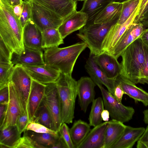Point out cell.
<instances>
[{
  "label": "cell",
  "instance_id": "cell-1",
  "mask_svg": "<svg viewBox=\"0 0 148 148\" xmlns=\"http://www.w3.org/2000/svg\"><path fill=\"white\" fill-rule=\"evenodd\" d=\"M87 47L86 44L82 42L63 48L54 47L44 49V61L61 73L71 75L77 59Z\"/></svg>",
  "mask_w": 148,
  "mask_h": 148
},
{
  "label": "cell",
  "instance_id": "cell-2",
  "mask_svg": "<svg viewBox=\"0 0 148 148\" xmlns=\"http://www.w3.org/2000/svg\"><path fill=\"white\" fill-rule=\"evenodd\" d=\"M121 56V71L120 75L135 84L139 83L145 64L143 44L140 36L125 49Z\"/></svg>",
  "mask_w": 148,
  "mask_h": 148
},
{
  "label": "cell",
  "instance_id": "cell-3",
  "mask_svg": "<svg viewBox=\"0 0 148 148\" xmlns=\"http://www.w3.org/2000/svg\"><path fill=\"white\" fill-rule=\"evenodd\" d=\"M56 83L59 97L62 123H71L74 118L77 81L71 75L61 73Z\"/></svg>",
  "mask_w": 148,
  "mask_h": 148
},
{
  "label": "cell",
  "instance_id": "cell-4",
  "mask_svg": "<svg viewBox=\"0 0 148 148\" xmlns=\"http://www.w3.org/2000/svg\"><path fill=\"white\" fill-rule=\"evenodd\" d=\"M119 17L107 23L86 25L79 30L77 37L87 45L90 55H99L102 52L103 42L112 27L117 23Z\"/></svg>",
  "mask_w": 148,
  "mask_h": 148
},
{
  "label": "cell",
  "instance_id": "cell-5",
  "mask_svg": "<svg viewBox=\"0 0 148 148\" xmlns=\"http://www.w3.org/2000/svg\"><path fill=\"white\" fill-rule=\"evenodd\" d=\"M97 85L101 91L104 106L109 111L112 119L124 123L132 119L135 113L133 108L123 105L102 85L97 84Z\"/></svg>",
  "mask_w": 148,
  "mask_h": 148
},
{
  "label": "cell",
  "instance_id": "cell-6",
  "mask_svg": "<svg viewBox=\"0 0 148 148\" xmlns=\"http://www.w3.org/2000/svg\"><path fill=\"white\" fill-rule=\"evenodd\" d=\"M31 20L42 32L48 28L58 29L64 19L54 12L32 1Z\"/></svg>",
  "mask_w": 148,
  "mask_h": 148
},
{
  "label": "cell",
  "instance_id": "cell-7",
  "mask_svg": "<svg viewBox=\"0 0 148 148\" xmlns=\"http://www.w3.org/2000/svg\"><path fill=\"white\" fill-rule=\"evenodd\" d=\"M10 81L14 84L29 118L28 103L31 86L32 78L22 65L17 64L14 65L10 77Z\"/></svg>",
  "mask_w": 148,
  "mask_h": 148
},
{
  "label": "cell",
  "instance_id": "cell-8",
  "mask_svg": "<svg viewBox=\"0 0 148 148\" xmlns=\"http://www.w3.org/2000/svg\"><path fill=\"white\" fill-rule=\"evenodd\" d=\"M8 86L9 100L4 119L0 125V130L10 125H15L16 119L20 115L25 113L27 115L14 84L10 81Z\"/></svg>",
  "mask_w": 148,
  "mask_h": 148
},
{
  "label": "cell",
  "instance_id": "cell-9",
  "mask_svg": "<svg viewBox=\"0 0 148 148\" xmlns=\"http://www.w3.org/2000/svg\"><path fill=\"white\" fill-rule=\"evenodd\" d=\"M43 102L50 114L55 131L58 132L62 123L59 97L56 82L46 84Z\"/></svg>",
  "mask_w": 148,
  "mask_h": 148
},
{
  "label": "cell",
  "instance_id": "cell-10",
  "mask_svg": "<svg viewBox=\"0 0 148 148\" xmlns=\"http://www.w3.org/2000/svg\"><path fill=\"white\" fill-rule=\"evenodd\" d=\"M140 5L125 22L121 25L116 23L112 27L103 42L102 52L110 53L125 32L135 23L134 21L138 14Z\"/></svg>",
  "mask_w": 148,
  "mask_h": 148
},
{
  "label": "cell",
  "instance_id": "cell-11",
  "mask_svg": "<svg viewBox=\"0 0 148 148\" xmlns=\"http://www.w3.org/2000/svg\"><path fill=\"white\" fill-rule=\"evenodd\" d=\"M22 66L32 79L45 85L56 82L61 73L59 70L45 63L40 65Z\"/></svg>",
  "mask_w": 148,
  "mask_h": 148
},
{
  "label": "cell",
  "instance_id": "cell-12",
  "mask_svg": "<svg viewBox=\"0 0 148 148\" xmlns=\"http://www.w3.org/2000/svg\"><path fill=\"white\" fill-rule=\"evenodd\" d=\"M56 13L64 20L77 11L76 1L73 0H28Z\"/></svg>",
  "mask_w": 148,
  "mask_h": 148
},
{
  "label": "cell",
  "instance_id": "cell-13",
  "mask_svg": "<svg viewBox=\"0 0 148 148\" xmlns=\"http://www.w3.org/2000/svg\"><path fill=\"white\" fill-rule=\"evenodd\" d=\"M96 84L90 77H82L78 81L77 94L81 110L86 113L89 105L95 99Z\"/></svg>",
  "mask_w": 148,
  "mask_h": 148
},
{
  "label": "cell",
  "instance_id": "cell-14",
  "mask_svg": "<svg viewBox=\"0 0 148 148\" xmlns=\"http://www.w3.org/2000/svg\"><path fill=\"white\" fill-rule=\"evenodd\" d=\"M85 68L90 77L97 85H103L108 91L114 95L116 79L108 77L95 62L92 55H90L86 61Z\"/></svg>",
  "mask_w": 148,
  "mask_h": 148
},
{
  "label": "cell",
  "instance_id": "cell-15",
  "mask_svg": "<svg viewBox=\"0 0 148 148\" xmlns=\"http://www.w3.org/2000/svg\"><path fill=\"white\" fill-rule=\"evenodd\" d=\"M93 59L99 67L109 78L116 79L121 74V64L113 55L106 52L93 56Z\"/></svg>",
  "mask_w": 148,
  "mask_h": 148
},
{
  "label": "cell",
  "instance_id": "cell-16",
  "mask_svg": "<svg viewBox=\"0 0 148 148\" xmlns=\"http://www.w3.org/2000/svg\"><path fill=\"white\" fill-rule=\"evenodd\" d=\"M145 28L140 22L134 23L125 32L110 53L118 59L125 49L140 36Z\"/></svg>",
  "mask_w": 148,
  "mask_h": 148
},
{
  "label": "cell",
  "instance_id": "cell-17",
  "mask_svg": "<svg viewBox=\"0 0 148 148\" xmlns=\"http://www.w3.org/2000/svg\"><path fill=\"white\" fill-rule=\"evenodd\" d=\"M87 15L76 11L64 20L58 29L63 39L73 32L79 30L86 24Z\"/></svg>",
  "mask_w": 148,
  "mask_h": 148
},
{
  "label": "cell",
  "instance_id": "cell-18",
  "mask_svg": "<svg viewBox=\"0 0 148 148\" xmlns=\"http://www.w3.org/2000/svg\"><path fill=\"white\" fill-rule=\"evenodd\" d=\"M108 121L94 127L77 148H104Z\"/></svg>",
  "mask_w": 148,
  "mask_h": 148
},
{
  "label": "cell",
  "instance_id": "cell-19",
  "mask_svg": "<svg viewBox=\"0 0 148 148\" xmlns=\"http://www.w3.org/2000/svg\"><path fill=\"white\" fill-rule=\"evenodd\" d=\"M45 87L46 85L32 79L28 103V110L30 122L33 120L37 110L43 101Z\"/></svg>",
  "mask_w": 148,
  "mask_h": 148
},
{
  "label": "cell",
  "instance_id": "cell-20",
  "mask_svg": "<svg viewBox=\"0 0 148 148\" xmlns=\"http://www.w3.org/2000/svg\"><path fill=\"white\" fill-rule=\"evenodd\" d=\"M14 65L32 66L45 64L42 50L34 49L25 47V51L20 54L13 53L12 59Z\"/></svg>",
  "mask_w": 148,
  "mask_h": 148
},
{
  "label": "cell",
  "instance_id": "cell-21",
  "mask_svg": "<svg viewBox=\"0 0 148 148\" xmlns=\"http://www.w3.org/2000/svg\"><path fill=\"white\" fill-rule=\"evenodd\" d=\"M23 36L25 47L34 49H43L42 32L32 20L23 28Z\"/></svg>",
  "mask_w": 148,
  "mask_h": 148
},
{
  "label": "cell",
  "instance_id": "cell-22",
  "mask_svg": "<svg viewBox=\"0 0 148 148\" xmlns=\"http://www.w3.org/2000/svg\"><path fill=\"white\" fill-rule=\"evenodd\" d=\"M116 80L121 85L125 94L133 99L136 102H141L145 106H148L147 92L120 75L116 78Z\"/></svg>",
  "mask_w": 148,
  "mask_h": 148
},
{
  "label": "cell",
  "instance_id": "cell-23",
  "mask_svg": "<svg viewBox=\"0 0 148 148\" xmlns=\"http://www.w3.org/2000/svg\"><path fill=\"white\" fill-rule=\"evenodd\" d=\"M143 127H134L126 125L121 136L112 148H132L144 132Z\"/></svg>",
  "mask_w": 148,
  "mask_h": 148
},
{
  "label": "cell",
  "instance_id": "cell-24",
  "mask_svg": "<svg viewBox=\"0 0 148 148\" xmlns=\"http://www.w3.org/2000/svg\"><path fill=\"white\" fill-rule=\"evenodd\" d=\"M111 0H85L80 11L88 16L86 25L94 23L95 20L100 12L110 3Z\"/></svg>",
  "mask_w": 148,
  "mask_h": 148
},
{
  "label": "cell",
  "instance_id": "cell-25",
  "mask_svg": "<svg viewBox=\"0 0 148 148\" xmlns=\"http://www.w3.org/2000/svg\"><path fill=\"white\" fill-rule=\"evenodd\" d=\"M125 126L123 123L116 120L108 121L104 148H112L121 136Z\"/></svg>",
  "mask_w": 148,
  "mask_h": 148
},
{
  "label": "cell",
  "instance_id": "cell-26",
  "mask_svg": "<svg viewBox=\"0 0 148 148\" xmlns=\"http://www.w3.org/2000/svg\"><path fill=\"white\" fill-rule=\"evenodd\" d=\"M90 126L81 119L75 121L70 129L71 136L75 148H77L90 130Z\"/></svg>",
  "mask_w": 148,
  "mask_h": 148
},
{
  "label": "cell",
  "instance_id": "cell-27",
  "mask_svg": "<svg viewBox=\"0 0 148 148\" xmlns=\"http://www.w3.org/2000/svg\"><path fill=\"white\" fill-rule=\"evenodd\" d=\"M122 3L112 2L109 3L98 14L94 23H103L120 17Z\"/></svg>",
  "mask_w": 148,
  "mask_h": 148
},
{
  "label": "cell",
  "instance_id": "cell-28",
  "mask_svg": "<svg viewBox=\"0 0 148 148\" xmlns=\"http://www.w3.org/2000/svg\"><path fill=\"white\" fill-rule=\"evenodd\" d=\"M16 125H10L0 130V148H12L21 137Z\"/></svg>",
  "mask_w": 148,
  "mask_h": 148
},
{
  "label": "cell",
  "instance_id": "cell-29",
  "mask_svg": "<svg viewBox=\"0 0 148 148\" xmlns=\"http://www.w3.org/2000/svg\"><path fill=\"white\" fill-rule=\"evenodd\" d=\"M24 134L30 137L32 140L43 148H53L58 141L60 137L47 133H39L26 130Z\"/></svg>",
  "mask_w": 148,
  "mask_h": 148
},
{
  "label": "cell",
  "instance_id": "cell-30",
  "mask_svg": "<svg viewBox=\"0 0 148 148\" xmlns=\"http://www.w3.org/2000/svg\"><path fill=\"white\" fill-rule=\"evenodd\" d=\"M42 48L45 49L58 46L64 44L62 38L58 29L48 28L42 32Z\"/></svg>",
  "mask_w": 148,
  "mask_h": 148
},
{
  "label": "cell",
  "instance_id": "cell-31",
  "mask_svg": "<svg viewBox=\"0 0 148 148\" xmlns=\"http://www.w3.org/2000/svg\"><path fill=\"white\" fill-rule=\"evenodd\" d=\"M88 120L90 126L95 127L102 123L101 114L104 109L103 99L99 97L92 101Z\"/></svg>",
  "mask_w": 148,
  "mask_h": 148
},
{
  "label": "cell",
  "instance_id": "cell-32",
  "mask_svg": "<svg viewBox=\"0 0 148 148\" xmlns=\"http://www.w3.org/2000/svg\"><path fill=\"white\" fill-rule=\"evenodd\" d=\"M32 121L40 123L55 131L50 114L43 101L37 110Z\"/></svg>",
  "mask_w": 148,
  "mask_h": 148
},
{
  "label": "cell",
  "instance_id": "cell-33",
  "mask_svg": "<svg viewBox=\"0 0 148 148\" xmlns=\"http://www.w3.org/2000/svg\"><path fill=\"white\" fill-rule=\"evenodd\" d=\"M141 0H128L122 3L121 14L117 23L121 25L125 22L140 4Z\"/></svg>",
  "mask_w": 148,
  "mask_h": 148
},
{
  "label": "cell",
  "instance_id": "cell-34",
  "mask_svg": "<svg viewBox=\"0 0 148 148\" xmlns=\"http://www.w3.org/2000/svg\"><path fill=\"white\" fill-rule=\"evenodd\" d=\"M14 66L12 63L0 62V88L8 85Z\"/></svg>",
  "mask_w": 148,
  "mask_h": 148
},
{
  "label": "cell",
  "instance_id": "cell-35",
  "mask_svg": "<svg viewBox=\"0 0 148 148\" xmlns=\"http://www.w3.org/2000/svg\"><path fill=\"white\" fill-rule=\"evenodd\" d=\"M12 148H43L30 137L24 134L13 146Z\"/></svg>",
  "mask_w": 148,
  "mask_h": 148
},
{
  "label": "cell",
  "instance_id": "cell-36",
  "mask_svg": "<svg viewBox=\"0 0 148 148\" xmlns=\"http://www.w3.org/2000/svg\"><path fill=\"white\" fill-rule=\"evenodd\" d=\"M26 130L39 133H47L58 136V132L52 130L40 123L34 121L30 122L27 125Z\"/></svg>",
  "mask_w": 148,
  "mask_h": 148
},
{
  "label": "cell",
  "instance_id": "cell-37",
  "mask_svg": "<svg viewBox=\"0 0 148 148\" xmlns=\"http://www.w3.org/2000/svg\"><path fill=\"white\" fill-rule=\"evenodd\" d=\"M23 8L20 21L23 28L26 23L31 20V6L28 0L23 1Z\"/></svg>",
  "mask_w": 148,
  "mask_h": 148
},
{
  "label": "cell",
  "instance_id": "cell-38",
  "mask_svg": "<svg viewBox=\"0 0 148 148\" xmlns=\"http://www.w3.org/2000/svg\"><path fill=\"white\" fill-rule=\"evenodd\" d=\"M13 53L0 37V62L12 63Z\"/></svg>",
  "mask_w": 148,
  "mask_h": 148
},
{
  "label": "cell",
  "instance_id": "cell-39",
  "mask_svg": "<svg viewBox=\"0 0 148 148\" xmlns=\"http://www.w3.org/2000/svg\"><path fill=\"white\" fill-rule=\"evenodd\" d=\"M58 132L64 140L68 148H75L71 136L70 129L66 123H63L62 124Z\"/></svg>",
  "mask_w": 148,
  "mask_h": 148
},
{
  "label": "cell",
  "instance_id": "cell-40",
  "mask_svg": "<svg viewBox=\"0 0 148 148\" xmlns=\"http://www.w3.org/2000/svg\"><path fill=\"white\" fill-rule=\"evenodd\" d=\"M30 122L28 116L26 114L24 113L18 117L15 125L19 132L21 134L26 130L27 125Z\"/></svg>",
  "mask_w": 148,
  "mask_h": 148
},
{
  "label": "cell",
  "instance_id": "cell-41",
  "mask_svg": "<svg viewBox=\"0 0 148 148\" xmlns=\"http://www.w3.org/2000/svg\"><path fill=\"white\" fill-rule=\"evenodd\" d=\"M144 49L145 54V64L143 70L141 79L139 83L142 84L144 81H148V46L144 44Z\"/></svg>",
  "mask_w": 148,
  "mask_h": 148
},
{
  "label": "cell",
  "instance_id": "cell-42",
  "mask_svg": "<svg viewBox=\"0 0 148 148\" xmlns=\"http://www.w3.org/2000/svg\"><path fill=\"white\" fill-rule=\"evenodd\" d=\"M136 147L137 148H148V125L138 141Z\"/></svg>",
  "mask_w": 148,
  "mask_h": 148
},
{
  "label": "cell",
  "instance_id": "cell-43",
  "mask_svg": "<svg viewBox=\"0 0 148 148\" xmlns=\"http://www.w3.org/2000/svg\"><path fill=\"white\" fill-rule=\"evenodd\" d=\"M9 98L8 85L0 88V104H8Z\"/></svg>",
  "mask_w": 148,
  "mask_h": 148
},
{
  "label": "cell",
  "instance_id": "cell-44",
  "mask_svg": "<svg viewBox=\"0 0 148 148\" xmlns=\"http://www.w3.org/2000/svg\"><path fill=\"white\" fill-rule=\"evenodd\" d=\"M116 84L114 88V97L119 102H121L124 92L120 83L116 79Z\"/></svg>",
  "mask_w": 148,
  "mask_h": 148
},
{
  "label": "cell",
  "instance_id": "cell-45",
  "mask_svg": "<svg viewBox=\"0 0 148 148\" xmlns=\"http://www.w3.org/2000/svg\"><path fill=\"white\" fill-rule=\"evenodd\" d=\"M148 3V0H141L138 14L136 18L134 21L135 23H137L139 22V20L140 17Z\"/></svg>",
  "mask_w": 148,
  "mask_h": 148
},
{
  "label": "cell",
  "instance_id": "cell-46",
  "mask_svg": "<svg viewBox=\"0 0 148 148\" xmlns=\"http://www.w3.org/2000/svg\"><path fill=\"white\" fill-rule=\"evenodd\" d=\"M12 7L14 14L20 20L23 8V3L21 4L12 6Z\"/></svg>",
  "mask_w": 148,
  "mask_h": 148
},
{
  "label": "cell",
  "instance_id": "cell-47",
  "mask_svg": "<svg viewBox=\"0 0 148 148\" xmlns=\"http://www.w3.org/2000/svg\"><path fill=\"white\" fill-rule=\"evenodd\" d=\"M7 105V104H0V125L2 123L4 119Z\"/></svg>",
  "mask_w": 148,
  "mask_h": 148
},
{
  "label": "cell",
  "instance_id": "cell-48",
  "mask_svg": "<svg viewBox=\"0 0 148 148\" xmlns=\"http://www.w3.org/2000/svg\"><path fill=\"white\" fill-rule=\"evenodd\" d=\"M140 37L143 44L148 46V28L144 29Z\"/></svg>",
  "mask_w": 148,
  "mask_h": 148
},
{
  "label": "cell",
  "instance_id": "cell-49",
  "mask_svg": "<svg viewBox=\"0 0 148 148\" xmlns=\"http://www.w3.org/2000/svg\"><path fill=\"white\" fill-rule=\"evenodd\" d=\"M102 120L104 121H108L110 118V114L109 111L106 109H104L101 114Z\"/></svg>",
  "mask_w": 148,
  "mask_h": 148
},
{
  "label": "cell",
  "instance_id": "cell-50",
  "mask_svg": "<svg viewBox=\"0 0 148 148\" xmlns=\"http://www.w3.org/2000/svg\"><path fill=\"white\" fill-rule=\"evenodd\" d=\"M145 27L148 28V13L143 17L140 21Z\"/></svg>",
  "mask_w": 148,
  "mask_h": 148
},
{
  "label": "cell",
  "instance_id": "cell-51",
  "mask_svg": "<svg viewBox=\"0 0 148 148\" xmlns=\"http://www.w3.org/2000/svg\"><path fill=\"white\" fill-rule=\"evenodd\" d=\"M12 6L21 4L23 3L22 0H7Z\"/></svg>",
  "mask_w": 148,
  "mask_h": 148
},
{
  "label": "cell",
  "instance_id": "cell-52",
  "mask_svg": "<svg viewBox=\"0 0 148 148\" xmlns=\"http://www.w3.org/2000/svg\"><path fill=\"white\" fill-rule=\"evenodd\" d=\"M144 114L143 121L146 124H148V109L144 110L143 112Z\"/></svg>",
  "mask_w": 148,
  "mask_h": 148
},
{
  "label": "cell",
  "instance_id": "cell-53",
  "mask_svg": "<svg viewBox=\"0 0 148 148\" xmlns=\"http://www.w3.org/2000/svg\"><path fill=\"white\" fill-rule=\"evenodd\" d=\"M148 13V3L145 8L142 14L139 19V22L140 20L144 16L146 15Z\"/></svg>",
  "mask_w": 148,
  "mask_h": 148
},
{
  "label": "cell",
  "instance_id": "cell-54",
  "mask_svg": "<svg viewBox=\"0 0 148 148\" xmlns=\"http://www.w3.org/2000/svg\"><path fill=\"white\" fill-rule=\"evenodd\" d=\"M112 2L119 3H122L124 2L128 1V0H111Z\"/></svg>",
  "mask_w": 148,
  "mask_h": 148
},
{
  "label": "cell",
  "instance_id": "cell-55",
  "mask_svg": "<svg viewBox=\"0 0 148 148\" xmlns=\"http://www.w3.org/2000/svg\"><path fill=\"white\" fill-rule=\"evenodd\" d=\"M145 83H146L147 84H148V81H143L142 84H145Z\"/></svg>",
  "mask_w": 148,
  "mask_h": 148
},
{
  "label": "cell",
  "instance_id": "cell-56",
  "mask_svg": "<svg viewBox=\"0 0 148 148\" xmlns=\"http://www.w3.org/2000/svg\"><path fill=\"white\" fill-rule=\"evenodd\" d=\"M77 1H84L85 0H77Z\"/></svg>",
  "mask_w": 148,
  "mask_h": 148
},
{
  "label": "cell",
  "instance_id": "cell-57",
  "mask_svg": "<svg viewBox=\"0 0 148 148\" xmlns=\"http://www.w3.org/2000/svg\"><path fill=\"white\" fill-rule=\"evenodd\" d=\"M74 1H76L77 2V0H73Z\"/></svg>",
  "mask_w": 148,
  "mask_h": 148
}]
</instances>
